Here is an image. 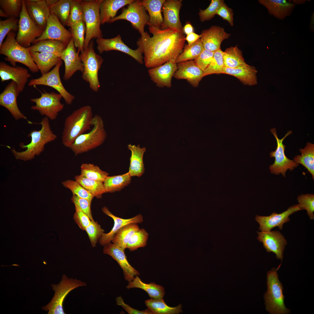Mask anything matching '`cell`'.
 I'll list each match as a JSON object with an SVG mask.
<instances>
[{
    "mask_svg": "<svg viewBox=\"0 0 314 314\" xmlns=\"http://www.w3.org/2000/svg\"><path fill=\"white\" fill-rule=\"evenodd\" d=\"M151 37L146 31L136 43L144 54L146 67H155L170 61H176L183 49L184 33L168 28L162 29L149 26Z\"/></svg>",
    "mask_w": 314,
    "mask_h": 314,
    "instance_id": "obj_1",
    "label": "cell"
},
{
    "mask_svg": "<svg viewBox=\"0 0 314 314\" xmlns=\"http://www.w3.org/2000/svg\"><path fill=\"white\" fill-rule=\"evenodd\" d=\"M40 124L42 126L40 130H33L28 134V137L31 138L29 144H19V147L26 149L25 151H17L14 148L9 147L16 159L25 161L34 159L35 156L39 155L43 151L46 144L56 139L57 136L51 130L48 118H43Z\"/></svg>",
    "mask_w": 314,
    "mask_h": 314,
    "instance_id": "obj_2",
    "label": "cell"
},
{
    "mask_svg": "<svg viewBox=\"0 0 314 314\" xmlns=\"http://www.w3.org/2000/svg\"><path fill=\"white\" fill-rule=\"evenodd\" d=\"M93 116L92 108L89 105L82 106L68 116L62 133L63 145L69 148L78 137L90 130Z\"/></svg>",
    "mask_w": 314,
    "mask_h": 314,
    "instance_id": "obj_3",
    "label": "cell"
},
{
    "mask_svg": "<svg viewBox=\"0 0 314 314\" xmlns=\"http://www.w3.org/2000/svg\"><path fill=\"white\" fill-rule=\"evenodd\" d=\"M281 265L272 268L267 273V291L264 297L266 310L271 314H287L290 310L287 308L284 303L283 287L279 281L277 271Z\"/></svg>",
    "mask_w": 314,
    "mask_h": 314,
    "instance_id": "obj_4",
    "label": "cell"
},
{
    "mask_svg": "<svg viewBox=\"0 0 314 314\" xmlns=\"http://www.w3.org/2000/svg\"><path fill=\"white\" fill-rule=\"evenodd\" d=\"M15 32L11 31L7 35L5 41L0 46V53L5 56V60L12 66L15 67L17 63L27 67L30 71L35 73L39 69L30 54L28 48L24 47L17 42Z\"/></svg>",
    "mask_w": 314,
    "mask_h": 314,
    "instance_id": "obj_5",
    "label": "cell"
},
{
    "mask_svg": "<svg viewBox=\"0 0 314 314\" xmlns=\"http://www.w3.org/2000/svg\"><path fill=\"white\" fill-rule=\"evenodd\" d=\"M92 125V129L78 137L69 148L75 155L94 149L104 142L107 134L101 117L98 115H94Z\"/></svg>",
    "mask_w": 314,
    "mask_h": 314,
    "instance_id": "obj_6",
    "label": "cell"
},
{
    "mask_svg": "<svg viewBox=\"0 0 314 314\" xmlns=\"http://www.w3.org/2000/svg\"><path fill=\"white\" fill-rule=\"evenodd\" d=\"M83 64V79L88 83L90 88L94 92L98 91L100 87L98 74L104 59L95 51L93 40L79 55Z\"/></svg>",
    "mask_w": 314,
    "mask_h": 314,
    "instance_id": "obj_7",
    "label": "cell"
},
{
    "mask_svg": "<svg viewBox=\"0 0 314 314\" xmlns=\"http://www.w3.org/2000/svg\"><path fill=\"white\" fill-rule=\"evenodd\" d=\"M102 0L81 1L86 28L84 49L88 47L92 38H103L100 16V6Z\"/></svg>",
    "mask_w": 314,
    "mask_h": 314,
    "instance_id": "obj_8",
    "label": "cell"
},
{
    "mask_svg": "<svg viewBox=\"0 0 314 314\" xmlns=\"http://www.w3.org/2000/svg\"><path fill=\"white\" fill-rule=\"evenodd\" d=\"M86 283L80 280L69 278L64 274L60 283L56 285L52 284L55 294L50 301L42 307L43 310L48 311V314H65L63 304L65 298L72 290L78 287L85 286Z\"/></svg>",
    "mask_w": 314,
    "mask_h": 314,
    "instance_id": "obj_9",
    "label": "cell"
},
{
    "mask_svg": "<svg viewBox=\"0 0 314 314\" xmlns=\"http://www.w3.org/2000/svg\"><path fill=\"white\" fill-rule=\"evenodd\" d=\"M270 131L276 139L277 147L275 151H272L270 153V157L271 158H274L275 160L274 163L270 166L269 168L271 173L276 175L281 174L283 177H286V172L287 170L292 171L299 165L293 160L289 159L285 153L286 146L283 144V141L287 136L292 133V131H289L282 139H279L277 135L275 128L272 129Z\"/></svg>",
    "mask_w": 314,
    "mask_h": 314,
    "instance_id": "obj_10",
    "label": "cell"
},
{
    "mask_svg": "<svg viewBox=\"0 0 314 314\" xmlns=\"http://www.w3.org/2000/svg\"><path fill=\"white\" fill-rule=\"evenodd\" d=\"M127 6L126 8L122 9L120 15L111 19L109 23L119 20L128 21L141 35H142L145 32V26L148 25L149 21V16L147 11L141 4V0H134Z\"/></svg>",
    "mask_w": 314,
    "mask_h": 314,
    "instance_id": "obj_11",
    "label": "cell"
},
{
    "mask_svg": "<svg viewBox=\"0 0 314 314\" xmlns=\"http://www.w3.org/2000/svg\"><path fill=\"white\" fill-rule=\"evenodd\" d=\"M18 29L16 37L18 43L28 48L42 34L44 30L38 26L28 15L25 1L22 0V7L19 19Z\"/></svg>",
    "mask_w": 314,
    "mask_h": 314,
    "instance_id": "obj_12",
    "label": "cell"
},
{
    "mask_svg": "<svg viewBox=\"0 0 314 314\" xmlns=\"http://www.w3.org/2000/svg\"><path fill=\"white\" fill-rule=\"evenodd\" d=\"M62 98L59 93L53 92L42 93L39 98L30 99L35 105L31 107V109L36 110L42 115L52 120L57 118L59 113L64 108V105L61 102Z\"/></svg>",
    "mask_w": 314,
    "mask_h": 314,
    "instance_id": "obj_13",
    "label": "cell"
},
{
    "mask_svg": "<svg viewBox=\"0 0 314 314\" xmlns=\"http://www.w3.org/2000/svg\"><path fill=\"white\" fill-rule=\"evenodd\" d=\"M62 63V60H61L54 68L48 73L41 75L39 78L31 80L28 83V85L35 86L43 85L53 88L62 96L66 104L71 105L75 97L66 90L61 82L60 69Z\"/></svg>",
    "mask_w": 314,
    "mask_h": 314,
    "instance_id": "obj_14",
    "label": "cell"
},
{
    "mask_svg": "<svg viewBox=\"0 0 314 314\" xmlns=\"http://www.w3.org/2000/svg\"><path fill=\"white\" fill-rule=\"evenodd\" d=\"M96 42L97 49L101 54L104 51H118L130 56L140 64H143V53L140 48L138 47L135 50L131 49L123 42L119 34L111 38H97Z\"/></svg>",
    "mask_w": 314,
    "mask_h": 314,
    "instance_id": "obj_15",
    "label": "cell"
},
{
    "mask_svg": "<svg viewBox=\"0 0 314 314\" xmlns=\"http://www.w3.org/2000/svg\"><path fill=\"white\" fill-rule=\"evenodd\" d=\"M72 38L70 32L65 28L56 16L51 13L42 34L33 44L40 40L50 39L60 41L67 45Z\"/></svg>",
    "mask_w": 314,
    "mask_h": 314,
    "instance_id": "obj_16",
    "label": "cell"
},
{
    "mask_svg": "<svg viewBox=\"0 0 314 314\" xmlns=\"http://www.w3.org/2000/svg\"><path fill=\"white\" fill-rule=\"evenodd\" d=\"M257 239L263 243L267 252L274 253L276 258L282 262L285 246L287 244L284 236L279 231H257Z\"/></svg>",
    "mask_w": 314,
    "mask_h": 314,
    "instance_id": "obj_17",
    "label": "cell"
},
{
    "mask_svg": "<svg viewBox=\"0 0 314 314\" xmlns=\"http://www.w3.org/2000/svg\"><path fill=\"white\" fill-rule=\"evenodd\" d=\"M301 210L298 204L289 207L285 211L277 213L274 212L268 216L256 215L255 220L259 224V229L262 231H271L273 228L278 227L282 230L283 224L290 221V215L298 211Z\"/></svg>",
    "mask_w": 314,
    "mask_h": 314,
    "instance_id": "obj_18",
    "label": "cell"
},
{
    "mask_svg": "<svg viewBox=\"0 0 314 314\" xmlns=\"http://www.w3.org/2000/svg\"><path fill=\"white\" fill-rule=\"evenodd\" d=\"M182 2L181 0L165 1L162 8L163 21L160 28H170L183 33V27L179 18Z\"/></svg>",
    "mask_w": 314,
    "mask_h": 314,
    "instance_id": "obj_19",
    "label": "cell"
},
{
    "mask_svg": "<svg viewBox=\"0 0 314 314\" xmlns=\"http://www.w3.org/2000/svg\"><path fill=\"white\" fill-rule=\"evenodd\" d=\"M79 50L76 51L73 39L72 38L61 56V59L65 64L63 79L65 81L70 79L77 71L83 72V67L79 55Z\"/></svg>",
    "mask_w": 314,
    "mask_h": 314,
    "instance_id": "obj_20",
    "label": "cell"
},
{
    "mask_svg": "<svg viewBox=\"0 0 314 314\" xmlns=\"http://www.w3.org/2000/svg\"><path fill=\"white\" fill-rule=\"evenodd\" d=\"M20 93L17 84L12 81L0 94V106L6 108L16 120L27 119L17 105V98Z\"/></svg>",
    "mask_w": 314,
    "mask_h": 314,
    "instance_id": "obj_21",
    "label": "cell"
},
{
    "mask_svg": "<svg viewBox=\"0 0 314 314\" xmlns=\"http://www.w3.org/2000/svg\"><path fill=\"white\" fill-rule=\"evenodd\" d=\"M104 254L111 256L122 269L125 280L132 281L135 276L140 274L138 271L129 263L124 253V249L111 242L104 246Z\"/></svg>",
    "mask_w": 314,
    "mask_h": 314,
    "instance_id": "obj_22",
    "label": "cell"
},
{
    "mask_svg": "<svg viewBox=\"0 0 314 314\" xmlns=\"http://www.w3.org/2000/svg\"><path fill=\"white\" fill-rule=\"evenodd\" d=\"M28 69L19 66L13 67L3 62H0V77L1 81L3 82L10 80L17 84L20 92L24 90L30 77Z\"/></svg>",
    "mask_w": 314,
    "mask_h": 314,
    "instance_id": "obj_23",
    "label": "cell"
},
{
    "mask_svg": "<svg viewBox=\"0 0 314 314\" xmlns=\"http://www.w3.org/2000/svg\"><path fill=\"white\" fill-rule=\"evenodd\" d=\"M29 16L41 29L44 30L51 14L50 7L45 0H25Z\"/></svg>",
    "mask_w": 314,
    "mask_h": 314,
    "instance_id": "obj_24",
    "label": "cell"
},
{
    "mask_svg": "<svg viewBox=\"0 0 314 314\" xmlns=\"http://www.w3.org/2000/svg\"><path fill=\"white\" fill-rule=\"evenodd\" d=\"M177 69L176 61H170L160 66L150 68L149 75L151 80L160 88H170L172 77Z\"/></svg>",
    "mask_w": 314,
    "mask_h": 314,
    "instance_id": "obj_25",
    "label": "cell"
},
{
    "mask_svg": "<svg viewBox=\"0 0 314 314\" xmlns=\"http://www.w3.org/2000/svg\"><path fill=\"white\" fill-rule=\"evenodd\" d=\"M177 66L174 77L178 79H186L192 86L197 87L203 77L204 71L195 64L194 60L177 63Z\"/></svg>",
    "mask_w": 314,
    "mask_h": 314,
    "instance_id": "obj_26",
    "label": "cell"
},
{
    "mask_svg": "<svg viewBox=\"0 0 314 314\" xmlns=\"http://www.w3.org/2000/svg\"><path fill=\"white\" fill-rule=\"evenodd\" d=\"M200 35L204 49L214 52L220 48L222 42L229 38L231 35L222 27L213 26L203 31Z\"/></svg>",
    "mask_w": 314,
    "mask_h": 314,
    "instance_id": "obj_27",
    "label": "cell"
},
{
    "mask_svg": "<svg viewBox=\"0 0 314 314\" xmlns=\"http://www.w3.org/2000/svg\"><path fill=\"white\" fill-rule=\"evenodd\" d=\"M103 212L112 218L114 222L113 226L108 233H104L99 240L100 244L104 246L110 243L115 234L121 228L131 223H141L143 221L142 216L138 214L130 218L124 219L115 216L106 207L102 208Z\"/></svg>",
    "mask_w": 314,
    "mask_h": 314,
    "instance_id": "obj_28",
    "label": "cell"
},
{
    "mask_svg": "<svg viewBox=\"0 0 314 314\" xmlns=\"http://www.w3.org/2000/svg\"><path fill=\"white\" fill-rule=\"evenodd\" d=\"M255 68L247 63L238 67L231 68L224 67L223 73L233 76L238 78L243 84L250 86L257 83Z\"/></svg>",
    "mask_w": 314,
    "mask_h": 314,
    "instance_id": "obj_29",
    "label": "cell"
},
{
    "mask_svg": "<svg viewBox=\"0 0 314 314\" xmlns=\"http://www.w3.org/2000/svg\"><path fill=\"white\" fill-rule=\"evenodd\" d=\"M134 0H102L100 6V16L101 24L109 23L116 17L118 10L127 5Z\"/></svg>",
    "mask_w": 314,
    "mask_h": 314,
    "instance_id": "obj_30",
    "label": "cell"
},
{
    "mask_svg": "<svg viewBox=\"0 0 314 314\" xmlns=\"http://www.w3.org/2000/svg\"><path fill=\"white\" fill-rule=\"evenodd\" d=\"M259 2L265 7L270 14L279 19L289 15L295 6L286 0H260Z\"/></svg>",
    "mask_w": 314,
    "mask_h": 314,
    "instance_id": "obj_31",
    "label": "cell"
},
{
    "mask_svg": "<svg viewBox=\"0 0 314 314\" xmlns=\"http://www.w3.org/2000/svg\"><path fill=\"white\" fill-rule=\"evenodd\" d=\"M165 0H143L141 3L149 13V26L160 28L163 22L161 10Z\"/></svg>",
    "mask_w": 314,
    "mask_h": 314,
    "instance_id": "obj_32",
    "label": "cell"
},
{
    "mask_svg": "<svg viewBox=\"0 0 314 314\" xmlns=\"http://www.w3.org/2000/svg\"><path fill=\"white\" fill-rule=\"evenodd\" d=\"M128 148L131 152L129 172L131 177H140L144 172L143 158L146 148H141L139 145L136 146L131 144L128 145Z\"/></svg>",
    "mask_w": 314,
    "mask_h": 314,
    "instance_id": "obj_33",
    "label": "cell"
},
{
    "mask_svg": "<svg viewBox=\"0 0 314 314\" xmlns=\"http://www.w3.org/2000/svg\"><path fill=\"white\" fill-rule=\"evenodd\" d=\"M29 52L41 75L49 72L61 60L60 58L51 53L31 51Z\"/></svg>",
    "mask_w": 314,
    "mask_h": 314,
    "instance_id": "obj_34",
    "label": "cell"
},
{
    "mask_svg": "<svg viewBox=\"0 0 314 314\" xmlns=\"http://www.w3.org/2000/svg\"><path fill=\"white\" fill-rule=\"evenodd\" d=\"M67 46L60 41L46 39L39 41L28 48L29 51L51 53L61 58Z\"/></svg>",
    "mask_w": 314,
    "mask_h": 314,
    "instance_id": "obj_35",
    "label": "cell"
},
{
    "mask_svg": "<svg viewBox=\"0 0 314 314\" xmlns=\"http://www.w3.org/2000/svg\"><path fill=\"white\" fill-rule=\"evenodd\" d=\"M126 288L128 289H141L146 291L150 298L154 299L163 298L165 293L164 288L161 286L153 282L146 283L143 282L137 275L132 281L129 282Z\"/></svg>",
    "mask_w": 314,
    "mask_h": 314,
    "instance_id": "obj_36",
    "label": "cell"
},
{
    "mask_svg": "<svg viewBox=\"0 0 314 314\" xmlns=\"http://www.w3.org/2000/svg\"><path fill=\"white\" fill-rule=\"evenodd\" d=\"M301 155H297L293 158L296 163L304 166L311 174L314 179V144L310 142L307 143L304 148L300 149Z\"/></svg>",
    "mask_w": 314,
    "mask_h": 314,
    "instance_id": "obj_37",
    "label": "cell"
},
{
    "mask_svg": "<svg viewBox=\"0 0 314 314\" xmlns=\"http://www.w3.org/2000/svg\"><path fill=\"white\" fill-rule=\"evenodd\" d=\"M131 180L129 172L122 175L107 176L103 182L105 193L120 191L129 184Z\"/></svg>",
    "mask_w": 314,
    "mask_h": 314,
    "instance_id": "obj_38",
    "label": "cell"
},
{
    "mask_svg": "<svg viewBox=\"0 0 314 314\" xmlns=\"http://www.w3.org/2000/svg\"><path fill=\"white\" fill-rule=\"evenodd\" d=\"M147 309L154 314H175L182 312L181 304L172 307L167 305L163 298L151 299L145 301Z\"/></svg>",
    "mask_w": 314,
    "mask_h": 314,
    "instance_id": "obj_39",
    "label": "cell"
},
{
    "mask_svg": "<svg viewBox=\"0 0 314 314\" xmlns=\"http://www.w3.org/2000/svg\"><path fill=\"white\" fill-rule=\"evenodd\" d=\"M140 229L137 223L126 225L115 234L111 241L114 245L125 250L131 236Z\"/></svg>",
    "mask_w": 314,
    "mask_h": 314,
    "instance_id": "obj_40",
    "label": "cell"
},
{
    "mask_svg": "<svg viewBox=\"0 0 314 314\" xmlns=\"http://www.w3.org/2000/svg\"><path fill=\"white\" fill-rule=\"evenodd\" d=\"M223 58L226 67L234 68L246 64L238 45L227 48L224 52Z\"/></svg>",
    "mask_w": 314,
    "mask_h": 314,
    "instance_id": "obj_41",
    "label": "cell"
},
{
    "mask_svg": "<svg viewBox=\"0 0 314 314\" xmlns=\"http://www.w3.org/2000/svg\"><path fill=\"white\" fill-rule=\"evenodd\" d=\"M204 50L200 39L189 45H186L176 60V63L195 60Z\"/></svg>",
    "mask_w": 314,
    "mask_h": 314,
    "instance_id": "obj_42",
    "label": "cell"
},
{
    "mask_svg": "<svg viewBox=\"0 0 314 314\" xmlns=\"http://www.w3.org/2000/svg\"><path fill=\"white\" fill-rule=\"evenodd\" d=\"M75 180L97 199L102 198L105 193L103 182L96 181L82 176H76Z\"/></svg>",
    "mask_w": 314,
    "mask_h": 314,
    "instance_id": "obj_43",
    "label": "cell"
},
{
    "mask_svg": "<svg viewBox=\"0 0 314 314\" xmlns=\"http://www.w3.org/2000/svg\"><path fill=\"white\" fill-rule=\"evenodd\" d=\"M72 0H58L50 7V13L55 15L61 23L66 25L69 16Z\"/></svg>",
    "mask_w": 314,
    "mask_h": 314,
    "instance_id": "obj_44",
    "label": "cell"
},
{
    "mask_svg": "<svg viewBox=\"0 0 314 314\" xmlns=\"http://www.w3.org/2000/svg\"><path fill=\"white\" fill-rule=\"evenodd\" d=\"M81 175L96 181L103 182L109 175L98 166L92 163H83L81 166Z\"/></svg>",
    "mask_w": 314,
    "mask_h": 314,
    "instance_id": "obj_45",
    "label": "cell"
},
{
    "mask_svg": "<svg viewBox=\"0 0 314 314\" xmlns=\"http://www.w3.org/2000/svg\"><path fill=\"white\" fill-rule=\"evenodd\" d=\"M224 52L220 48L215 51L210 64L204 71L203 77L213 74H222L224 67L223 58Z\"/></svg>",
    "mask_w": 314,
    "mask_h": 314,
    "instance_id": "obj_46",
    "label": "cell"
},
{
    "mask_svg": "<svg viewBox=\"0 0 314 314\" xmlns=\"http://www.w3.org/2000/svg\"><path fill=\"white\" fill-rule=\"evenodd\" d=\"M86 28L84 21H81L70 27V32L74 46L81 52L84 49Z\"/></svg>",
    "mask_w": 314,
    "mask_h": 314,
    "instance_id": "obj_47",
    "label": "cell"
},
{
    "mask_svg": "<svg viewBox=\"0 0 314 314\" xmlns=\"http://www.w3.org/2000/svg\"><path fill=\"white\" fill-rule=\"evenodd\" d=\"M22 0H0V9L5 12L7 17L18 18L22 9Z\"/></svg>",
    "mask_w": 314,
    "mask_h": 314,
    "instance_id": "obj_48",
    "label": "cell"
},
{
    "mask_svg": "<svg viewBox=\"0 0 314 314\" xmlns=\"http://www.w3.org/2000/svg\"><path fill=\"white\" fill-rule=\"evenodd\" d=\"M148 234L144 229H140L135 232L131 237L126 246L131 251L144 247L147 244Z\"/></svg>",
    "mask_w": 314,
    "mask_h": 314,
    "instance_id": "obj_49",
    "label": "cell"
},
{
    "mask_svg": "<svg viewBox=\"0 0 314 314\" xmlns=\"http://www.w3.org/2000/svg\"><path fill=\"white\" fill-rule=\"evenodd\" d=\"M81 0H72L69 16L66 25L70 27L84 22V14Z\"/></svg>",
    "mask_w": 314,
    "mask_h": 314,
    "instance_id": "obj_50",
    "label": "cell"
},
{
    "mask_svg": "<svg viewBox=\"0 0 314 314\" xmlns=\"http://www.w3.org/2000/svg\"><path fill=\"white\" fill-rule=\"evenodd\" d=\"M62 183L65 187L72 191L73 195L87 199L91 203L94 196L76 181L68 180L63 181Z\"/></svg>",
    "mask_w": 314,
    "mask_h": 314,
    "instance_id": "obj_51",
    "label": "cell"
},
{
    "mask_svg": "<svg viewBox=\"0 0 314 314\" xmlns=\"http://www.w3.org/2000/svg\"><path fill=\"white\" fill-rule=\"evenodd\" d=\"M19 19L17 18L10 17L0 20V46L5 37L11 31H18Z\"/></svg>",
    "mask_w": 314,
    "mask_h": 314,
    "instance_id": "obj_52",
    "label": "cell"
},
{
    "mask_svg": "<svg viewBox=\"0 0 314 314\" xmlns=\"http://www.w3.org/2000/svg\"><path fill=\"white\" fill-rule=\"evenodd\" d=\"M301 210H306L311 220H314V195L306 193L299 195L297 199Z\"/></svg>",
    "mask_w": 314,
    "mask_h": 314,
    "instance_id": "obj_53",
    "label": "cell"
},
{
    "mask_svg": "<svg viewBox=\"0 0 314 314\" xmlns=\"http://www.w3.org/2000/svg\"><path fill=\"white\" fill-rule=\"evenodd\" d=\"M224 3L222 0H212L209 6L205 10L200 9L199 15L200 20L203 22L213 18L217 14L220 6Z\"/></svg>",
    "mask_w": 314,
    "mask_h": 314,
    "instance_id": "obj_54",
    "label": "cell"
},
{
    "mask_svg": "<svg viewBox=\"0 0 314 314\" xmlns=\"http://www.w3.org/2000/svg\"><path fill=\"white\" fill-rule=\"evenodd\" d=\"M89 238L92 247L96 246L98 240H99L104 233V230L101 226L96 222L91 221L90 224L85 229Z\"/></svg>",
    "mask_w": 314,
    "mask_h": 314,
    "instance_id": "obj_55",
    "label": "cell"
},
{
    "mask_svg": "<svg viewBox=\"0 0 314 314\" xmlns=\"http://www.w3.org/2000/svg\"><path fill=\"white\" fill-rule=\"evenodd\" d=\"M74 205L75 212L74 215V220L80 228L84 231L92 221L77 205Z\"/></svg>",
    "mask_w": 314,
    "mask_h": 314,
    "instance_id": "obj_56",
    "label": "cell"
},
{
    "mask_svg": "<svg viewBox=\"0 0 314 314\" xmlns=\"http://www.w3.org/2000/svg\"><path fill=\"white\" fill-rule=\"evenodd\" d=\"M214 52L204 49L201 54L193 60L194 61L198 67L204 71L211 62Z\"/></svg>",
    "mask_w": 314,
    "mask_h": 314,
    "instance_id": "obj_57",
    "label": "cell"
},
{
    "mask_svg": "<svg viewBox=\"0 0 314 314\" xmlns=\"http://www.w3.org/2000/svg\"><path fill=\"white\" fill-rule=\"evenodd\" d=\"M73 195L71 199L72 202L74 205H77L92 221H94L91 210V202L87 199L80 198L75 195Z\"/></svg>",
    "mask_w": 314,
    "mask_h": 314,
    "instance_id": "obj_58",
    "label": "cell"
},
{
    "mask_svg": "<svg viewBox=\"0 0 314 314\" xmlns=\"http://www.w3.org/2000/svg\"><path fill=\"white\" fill-rule=\"evenodd\" d=\"M217 14L222 17L224 20H226L231 26L233 25V11L232 9L226 6L224 3L219 7Z\"/></svg>",
    "mask_w": 314,
    "mask_h": 314,
    "instance_id": "obj_59",
    "label": "cell"
},
{
    "mask_svg": "<svg viewBox=\"0 0 314 314\" xmlns=\"http://www.w3.org/2000/svg\"><path fill=\"white\" fill-rule=\"evenodd\" d=\"M117 305L121 306L129 314H152L151 312L147 309L143 311H139L132 308L128 305L125 304L121 296L118 297L116 298Z\"/></svg>",
    "mask_w": 314,
    "mask_h": 314,
    "instance_id": "obj_60",
    "label": "cell"
},
{
    "mask_svg": "<svg viewBox=\"0 0 314 314\" xmlns=\"http://www.w3.org/2000/svg\"><path fill=\"white\" fill-rule=\"evenodd\" d=\"M201 37V35H199L193 32L187 35L185 40L187 42L188 45H190L200 39Z\"/></svg>",
    "mask_w": 314,
    "mask_h": 314,
    "instance_id": "obj_61",
    "label": "cell"
},
{
    "mask_svg": "<svg viewBox=\"0 0 314 314\" xmlns=\"http://www.w3.org/2000/svg\"><path fill=\"white\" fill-rule=\"evenodd\" d=\"M194 28L191 24L186 23L183 27V32L187 35L194 32Z\"/></svg>",
    "mask_w": 314,
    "mask_h": 314,
    "instance_id": "obj_62",
    "label": "cell"
},
{
    "mask_svg": "<svg viewBox=\"0 0 314 314\" xmlns=\"http://www.w3.org/2000/svg\"><path fill=\"white\" fill-rule=\"evenodd\" d=\"M46 2L49 7L51 6L53 4L55 3L58 1V0H45Z\"/></svg>",
    "mask_w": 314,
    "mask_h": 314,
    "instance_id": "obj_63",
    "label": "cell"
},
{
    "mask_svg": "<svg viewBox=\"0 0 314 314\" xmlns=\"http://www.w3.org/2000/svg\"><path fill=\"white\" fill-rule=\"evenodd\" d=\"M0 16L1 17H7V16L5 12L2 9H0Z\"/></svg>",
    "mask_w": 314,
    "mask_h": 314,
    "instance_id": "obj_64",
    "label": "cell"
}]
</instances>
